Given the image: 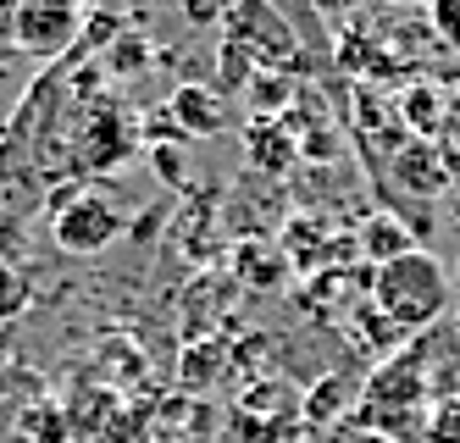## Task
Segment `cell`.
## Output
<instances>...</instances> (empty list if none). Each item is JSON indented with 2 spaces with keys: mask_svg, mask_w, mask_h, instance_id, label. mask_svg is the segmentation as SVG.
Listing matches in <instances>:
<instances>
[{
  "mask_svg": "<svg viewBox=\"0 0 460 443\" xmlns=\"http://www.w3.org/2000/svg\"><path fill=\"white\" fill-rule=\"evenodd\" d=\"M400 117H405V128L411 133H438V122H444V100H438V89L433 84H411L405 94H400Z\"/></svg>",
  "mask_w": 460,
  "mask_h": 443,
  "instance_id": "obj_10",
  "label": "cell"
},
{
  "mask_svg": "<svg viewBox=\"0 0 460 443\" xmlns=\"http://www.w3.org/2000/svg\"><path fill=\"white\" fill-rule=\"evenodd\" d=\"M17 12H22V0H0V45L12 50V33H17Z\"/></svg>",
  "mask_w": 460,
  "mask_h": 443,
  "instance_id": "obj_18",
  "label": "cell"
},
{
  "mask_svg": "<svg viewBox=\"0 0 460 443\" xmlns=\"http://www.w3.org/2000/svg\"><path fill=\"white\" fill-rule=\"evenodd\" d=\"M78 40V0H22L12 50L22 56H61Z\"/></svg>",
  "mask_w": 460,
  "mask_h": 443,
  "instance_id": "obj_6",
  "label": "cell"
},
{
  "mask_svg": "<svg viewBox=\"0 0 460 443\" xmlns=\"http://www.w3.org/2000/svg\"><path fill=\"white\" fill-rule=\"evenodd\" d=\"M388 6H433V0H388Z\"/></svg>",
  "mask_w": 460,
  "mask_h": 443,
  "instance_id": "obj_20",
  "label": "cell"
},
{
  "mask_svg": "<svg viewBox=\"0 0 460 443\" xmlns=\"http://www.w3.org/2000/svg\"><path fill=\"white\" fill-rule=\"evenodd\" d=\"M427 17H433V28L444 33L449 45H460V0H433V6H427Z\"/></svg>",
  "mask_w": 460,
  "mask_h": 443,
  "instance_id": "obj_15",
  "label": "cell"
},
{
  "mask_svg": "<svg viewBox=\"0 0 460 443\" xmlns=\"http://www.w3.org/2000/svg\"><path fill=\"white\" fill-rule=\"evenodd\" d=\"M427 399H433V394H427V360H421V350H405V355H394L388 366H377V377L360 388V421L421 443L427 411H433Z\"/></svg>",
  "mask_w": 460,
  "mask_h": 443,
  "instance_id": "obj_2",
  "label": "cell"
},
{
  "mask_svg": "<svg viewBox=\"0 0 460 443\" xmlns=\"http://www.w3.org/2000/svg\"><path fill=\"white\" fill-rule=\"evenodd\" d=\"M222 28H227V45L244 50V66H288V61H300L288 22L267 6V0H239V6H227Z\"/></svg>",
  "mask_w": 460,
  "mask_h": 443,
  "instance_id": "obj_4",
  "label": "cell"
},
{
  "mask_svg": "<svg viewBox=\"0 0 460 443\" xmlns=\"http://www.w3.org/2000/svg\"><path fill=\"white\" fill-rule=\"evenodd\" d=\"M12 56H17V50H6V45H0V61H12Z\"/></svg>",
  "mask_w": 460,
  "mask_h": 443,
  "instance_id": "obj_21",
  "label": "cell"
},
{
  "mask_svg": "<svg viewBox=\"0 0 460 443\" xmlns=\"http://www.w3.org/2000/svg\"><path fill=\"white\" fill-rule=\"evenodd\" d=\"M50 233H56V244L67 255H101L111 238H122V211L106 194H73V199L56 206Z\"/></svg>",
  "mask_w": 460,
  "mask_h": 443,
  "instance_id": "obj_5",
  "label": "cell"
},
{
  "mask_svg": "<svg viewBox=\"0 0 460 443\" xmlns=\"http://www.w3.org/2000/svg\"><path fill=\"white\" fill-rule=\"evenodd\" d=\"M421 443H460V394H438L433 411H427Z\"/></svg>",
  "mask_w": 460,
  "mask_h": 443,
  "instance_id": "obj_12",
  "label": "cell"
},
{
  "mask_svg": "<svg viewBox=\"0 0 460 443\" xmlns=\"http://www.w3.org/2000/svg\"><path fill=\"white\" fill-rule=\"evenodd\" d=\"M344 399H349V383H344V377H322V383L311 388V399H305V416H311V421H333V416L344 411Z\"/></svg>",
  "mask_w": 460,
  "mask_h": 443,
  "instance_id": "obj_13",
  "label": "cell"
},
{
  "mask_svg": "<svg viewBox=\"0 0 460 443\" xmlns=\"http://www.w3.org/2000/svg\"><path fill=\"white\" fill-rule=\"evenodd\" d=\"M250 161H255V166H267V173H288V161H294L288 133L278 139V128H272V122H255V128H250Z\"/></svg>",
  "mask_w": 460,
  "mask_h": 443,
  "instance_id": "obj_11",
  "label": "cell"
},
{
  "mask_svg": "<svg viewBox=\"0 0 460 443\" xmlns=\"http://www.w3.org/2000/svg\"><path fill=\"white\" fill-rule=\"evenodd\" d=\"M183 17L189 22H222L227 6H222V0H183Z\"/></svg>",
  "mask_w": 460,
  "mask_h": 443,
  "instance_id": "obj_16",
  "label": "cell"
},
{
  "mask_svg": "<svg viewBox=\"0 0 460 443\" xmlns=\"http://www.w3.org/2000/svg\"><path fill=\"white\" fill-rule=\"evenodd\" d=\"M372 305H377V316L388 327H400V332L438 327L444 311L455 305L449 266L433 250H421V244L405 250V255H394V261L372 266Z\"/></svg>",
  "mask_w": 460,
  "mask_h": 443,
  "instance_id": "obj_1",
  "label": "cell"
},
{
  "mask_svg": "<svg viewBox=\"0 0 460 443\" xmlns=\"http://www.w3.org/2000/svg\"><path fill=\"white\" fill-rule=\"evenodd\" d=\"M360 244H367V255H372V266H383V261H394V255H405V250H416V233L411 227H400V217H372L367 227H360Z\"/></svg>",
  "mask_w": 460,
  "mask_h": 443,
  "instance_id": "obj_9",
  "label": "cell"
},
{
  "mask_svg": "<svg viewBox=\"0 0 460 443\" xmlns=\"http://www.w3.org/2000/svg\"><path fill=\"white\" fill-rule=\"evenodd\" d=\"M217 371V350L206 344V350H189V360H183V377L194 383V377H211Z\"/></svg>",
  "mask_w": 460,
  "mask_h": 443,
  "instance_id": "obj_17",
  "label": "cell"
},
{
  "mask_svg": "<svg viewBox=\"0 0 460 443\" xmlns=\"http://www.w3.org/2000/svg\"><path fill=\"white\" fill-rule=\"evenodd\" d=\"M455 332H460V311H455Z\"/></svg>",
  "mask_w": 460,
  "mask_h": 443,
  "instance_id": "obj_22",
  "label": "cell"
},
{
  "mask_svg": "<svg viewBox=\"0 0 460 443\" xmlns=\"http://www.w3.org/2000/svg\"><path fill=\"white\" fill-rule=\"evenodd\" d=\"M28 305V278L17 266H0V316H17Z\"/></svg>",
  "mask_w": 460,
  "mask_h": 443,
  "instance_id": "obj_14",
  "label": "cell"
},
{
  "mask_svg": "<svg viewBox=\"0 0 460 443\" xmlns=\"http://www.w3.org/2000/svg\"><path fill=\"white\" fill-rule=\"evenodd\" d=\"M139 133H134V117H128L111 94H89V106L73 128V161L84 173H106V166H122L134 155Z\"/></svg>",
  "mask_w": 460,
  "mask_h": 443,
  "instance_id": "obj_3",
  "label": "cell"
},
{
  "mask_svg": "<svg viewBox=\"0 0 460 443\" xmlns=\"http://www.w3.org/2000/svg\"><path fill=\"white\" fill-rule=\"evenodd\" d=\"M394 183H400L405 194L433 199V194L449 183V173H444V161H438V150H433V145H427V139H411L400 155H394Z\"/></svg>",
  "mask_w": 460,
  "mask_h": 443,
  "instance_id": "obj_8",
  "label": "cell"
},
{
  "mask_svg": "<svg viewBox=\"0 0 460 443\" xmlns=\"http://www.w3.org/2000/svg\"><path fill=\"white\" fill-rule=\"evenodd\" d=\"M172 122L183 128V139H211L227 122V106H222V89H200V84H183L172 94Z\"/></svg>",
  "mask_w": 460,
  "mask_h": 443,
  "instance_id": "obj_7",
  "label": "cell"
},
{
  "mask_svg": "<svg viewBox=\"0 0 460 443\" xmlns=\"http://www.w3.org/2000/svg\"><path fill=\"white\" fill-rule=\"evenodd\" d=\"M155 166H161V178H167V183L183 178V161H178V150H167V145H155Z\"/></svg>",
  "mask_w": 460,
  "mask_h": 443,
  "instance_id": "obj_19",
  "label": "cell"
}]
</instances>
